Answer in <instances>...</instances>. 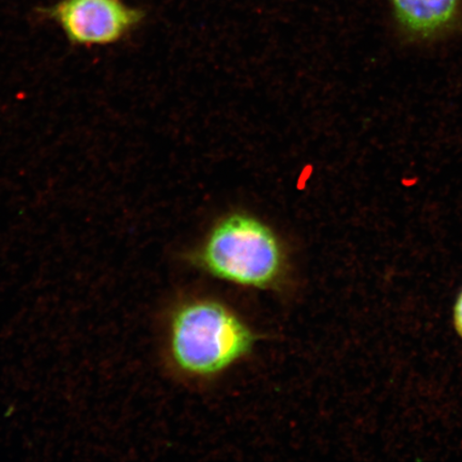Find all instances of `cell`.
Here are the masks:
<instances>
[{
	"label": "cell",
	"instance_id": "cell-5",
	"mask_svg": "<svg viewBox=\"0 0 462 462\" xmlns=\"http://www.w3.org/2000/svg\"><path fill=\"white\" fill-rule=\"evenodd\" d=\"M454 322L456 330L459 333L462 337V292L456 302L454 309Z\"/></svg>",
	"mask_w": 462,
	"mask_h": 462
},
{
	"label": "cell",
	"instance_id": "cell-2",
	"mask_svg": "<svg viewBox=\"0 0 462 462\" xmlns=\"http://www.w3.org/2000/svg\"><path fill=\"white\" fill-rule=\"evenodd\" d=\"M195 260L207 274L252 289L273 287L286 267L279 236L267 224L245 213L218 221L202 242Z\"/></svg>",
	"mask_w": 462,
	"mask_h": 462
},
{
	"label": "cell",
	"instance_id": "cell-3",
	"mask_svg": "<svg viewBox=\"0 0 462 462\" xmlns=\"http://www.w3.org/2000/svg\"><path fill=\"white\" fill-rule=\"evenodd\" d=\"M51 15L69 42L83 46L117 42L142 19V14L118 0H62Z\"/></svg>",
	"mask_w": 462,
	"mask_h": 462
},
{
	"label": "cell",
	"instance_id": "cell-1",
	"mask_svg": "<svg viewBox=\"0 0 462 462\" xmlns=\"http://www.w3.org/2000/svg\"><path fill=\"white\" fill-rule=\"evenodd\" d=\"M255 337L228 306L210 299L192 300L173 311L169 350L175 366L196 378L215 377L250 354Z\"/></svg>",
	"mask_w": 462,
	"mask_h": 462
},
{
	"label": "cell",
	"instance_id": "cell-4",
	"mask_svg": "<svg viewBox=\"0 0 462 462\" xmlns=\"http://www.w3.org/2000/svg\"><path fill=\"white\" fill-rule=\"evenodd\" d=\"M401 24L409 32L430 36L455 19L460 0H391Z\"/></svg>",
	"mask_w": 462,
	"mask_h": 462
}]
</instances>
